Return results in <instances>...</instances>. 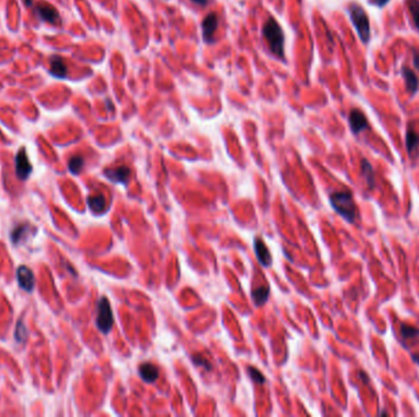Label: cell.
<instances>
[{
	"label": "cell",
	"instance_id": "6da1fadb",
	"mask_svg": "<svg viewBox=\"0 0 419 417\" xmlns=\"http://www.w3.org/2000/svg\"><path fill=\"white\" fill-rule=\"evenodd\" d=\"M330 203L334 210L348 223H354L357 218V205L352 193L348 191L335 192L330 196Z\"/></svg>",
	"mask_w": 419,
	"mask_h": 417
},
{
	"label": "cell",
	"instance_id": "7a4b0ae2",
	"mask_svg": "<svg viewBox=\"0 0 419 417\" xmlns=\"http://www.w3.org/2000/svg\"><path fill=\"white\" fill-rule=\"evenodd\" d=\"M264 37L267 42V46L271 52L276 56L279 58H284V34L282 31L281 26L276 22L275 20L271 19L266 21L265 26L263 29Z\"/></svg>",
	"mask_w": 419,
	"mask_h": 417
},
{
	"label": "cell",
	"instance_id": "3957f363",
	"mask_svg": "<svg viewBox=\"0 0 419 417\" xmlns=\"http://www.w3.org/2000/svg\"><path fill=\"white\" fill-rule=\"evenodd\" d=\"M349 16L357 32H358L359 38L364 43H368L370 40V23L364 9L354 3L349 7Z\"/></svg>",
	"mask_w": 419,
	"mask_h": 417
},
{
	"label": "cell",
	"instance_id": "277c9868",
	"mask_svg": "<svg viewBox=\"0 0 419 417\" xmlns=\"http://www.w3.org/2000/svg\"><path fill=\"white\" fill-rule=\"evenodd\" d=\"M97 327L102 333H109L113 327V312L109 305V301L107 297H102L98 302V314H97Z\"/></svg>",
	"mask_w": 419,
	"mask_h": 417
},
{
	"label": "cell",
	"instance_id": "5b68a950",
	"mask_svg": "<svg viewBox=\"0 0 419 417\" xmlns=\"http://www.w3.org/2000/svg\"><path fill=\"white\" fill-rule=\"evenodd\" d=\"M15 168H16V175L20 180H27L29 175H31L32 165L29 163L25 148H21L17 152L16 158H15Z\"/></svg>",
	"mask_w": 419,
	"mask_h": 417
},
{
	"label": "cell",
	"instance_id": "8992f818",
	"mask_svg": "<svg viewBox=\"0 0 419 417\" xmlns=\"http://www.w3.org/2000/svg\"><path fill=\"white\" fill-rule=\"evenodd\" d=\"M16 278H17V283H19V285L23 289V290H26V291L34 290L35 284H36L35 274L28 267L20 266L19 268H17Z\"/></svg>",
	"mask_w": 419,
	"mask_h": 417
},
{
	"label": "cell",
	"instance_id": "52a82bcc",
	"mask_svg": "<svg viewBox=\"0 0 419 417\" xmlns=\"http://www.w3.org/2000/svg\"><path fill=\"white\" fill-rule=\"evenodd\" d=\"M349 126L354 135H358L359 132H362V131L367 129L368 120L361 110L353 109L352 112L349 113Z\"/></svg>",
	"mask_w": 419,
	"mask_h": 417
},
{
	"label": "cell",
	"instance_id": "ba28073f",
	"mask_svg": "<svg viewBox=\"0 0 419 417\" xmlns=\"http://www.w3.org/2000/svg\"><path fill=\"white\" fill-rule=\"evenodd\" d=\"M105 175L115 184H126L130 178V169L127 166H117V168L106 169Z\"/></svg>",
	"mask_w": 419,
	"mask_h": 417
},
{
	"label": "cell",
	"instance_id": "9c48e42d",
	"mask_svg": "<svg viewBox=\"0 0 419 417\" xmlns=\"http://www.w3.org/2000/svg\"><path fill=\"white\" fill-rule=\"evenodd\" d=\"M37 14L41 17V20L46 21L49 23H58L59 22V14L50 4L47 3H38L37 5Z\"/></svg>",
	"mask_w": 419,
	"mask_h": 417
},
{
	"label": "cell",
	"instance_id": "30bf717a",
	"mask_svg": "<svg viewBox=\"0 0 419 417\" xmlns=\"http://www.w3.org/2000/svg\"><path fill=\"white\" fill-rule=\"evenodd\" d=\"M217 26H218V19L215 14H210L205 17L203 22V37L205 42L212 41L213 34H215Z\"/></svg>",
	"mask_w": 419,
	"mask_h": 417
},
{
	"label": "cell",
	"instance_id": "8fae6325",
	"mask_svg": "<svg viewBox=\"0 0 419 417\" xmlns=\"http://www.w3.org/2000/svg\"><path fill=\"white\" fill-rule=\"evenodd\" d=\"M139 373L140 376H141L142 379H144V382L146 383H153L154 380L158 378V369L154 365L150 362H145L142 363L141 366L139 367Z\"/></svg>",
	"mask_w": 419,
	"mask_h": 417
},
{
	"label": "cell",
	"instance_id": "7c38bea8",
	"mask_svg": "<svg viewBox=\"0 0 419 417\" xmlns=\"http://www.w3.org/2000/svg\"><path fill=\"white\" fill-rule=\"evenodd\" d=\"M255 251H256V256L259 258V261H260V263L263 264V266H270L272 262V258H271V253H270L269 249H267L265 244H264V241L261 239H256L255 240Z\"/></svg>",
	"mask_w": 419,
	"mask_h": 417
},
{
	"label": "cell",
	"instance_id": "4fadbf2b",
	"mask_svg": "<svg viewBox=\"0 0 419 417\" xmlns=\"http://www.w3.org/2000/svg\"><path fill=\"white\" fill-rule=\"evenodd\" d=\"M49 73L54 77H58V79H64L68 74V67L63 59L59 58V56H53L50 59Z\"/></svg>",
	"mask_w": 419,
	"mask_h": 417
},
{
	"label": "cell",
	"instance_id": "5bb4252c",
	"mask_svg": "<svg viewBox=\"0 0 419 417\" xmlns=\"http://www.w3.org/2000/svg\"><path fill=\"white\" fill-rule=\"evenodd\" d=\"M402 76L406 82V87L407 89H408V92H411L412 94H414L415 92L418 91V87H419L418 77L415 76V74L413 73L411 68H408L406 66L402 68Z\"/></svg>",
	"mask_w": 419,
	"mask_h": 417
},
{
	"label": "cell",
	"instance_id": "9a60e30c",
	"mask_svg": "<svg viewBox=\"0 0 419 417\" xmlns=\"http://www.w3.org/2000/svg\"><path fill=\"white\" fill-rule=\"evenodd\" d=\"M88 207L92 212L94 213H102L106 210V198L102 195L97 193V195H91L87 198Z\"/></svg>",
	"mask_w": 419,
	"mask_h": 417
},
{
	"label": "cell",
	"instance_id": "2e32d148",
	"mask_svg": "<svg viewBox=\"0 0 419 417\" xmlns=\"http://www.w3.org/2000/svg\"><path fill=\"white\" fill-rule=\"evenodd\" d=\"M28 234H29L28 224L17 225L16 228L13 230V233H11V241H13L15 245H19V244H22L23 241L26 240V237L28 236Z\"/></svg>",
	"mask_w": 419,
	"mask_h": 417
},
{
	"label": "cell",
	"instance_id": "e0dca14e",
	"mask_svg": "<svg viewBox=\"0 0 419 417\" xmlns=\"http://www.w3.org/2000/svg\"><path fill=\"white\" fill-rule=\"evenodd\" d=\"M406 146L409 154H413L419 146V135L414 130L408 129L406 133Z\"/></svg>",
	"mask_w": 419,
	"mask_h": 417
},
{
	"label": "cell",
	"instance_id": "ac0fdd59",
	"mask_svg": "<svg viewBox=\"0 0 419 417\" xmlns=\"http://www.w3.org/2000/svg\"><path fill=\"white\" fill-rule=\"evenodd\" d=\"M269 293H270V289L267 287H260L257 289H255L254 291L251 293V297L252 300H254V302L256 303V305H264V303L266 302L267 300V296H269Z\"/></svg>",
	"mask_w": 419,
	"mask_h": 417
},
{
	"label": "cell",
	"instance_id": "d6986e66",
	"mask_svg": "<svg viewBox=\"0 0 419 417\" xmlns=\"http://www.w3.org/2000/svg\"><path fill=\"white\" fill-rule=\"evenodd\" d=\"M401 335H402L403 339L406 340H412V339H417L419 336V329L415 328V327L409 326V324L402 323L401 324Z\"/></svg>",
	"mask_w": 419,
	"mask_h": 417
},
{
	"label": "cell",
	"instance_id": "ffe728a7",
	"mask_svg": "<svg viewBox=\"0 0 419 417\" xmlns=\"http://www.w3.org/2000/svg\"><path fill=\"white\" fill-rule=\"evenodd\" d=\"M362 174H363L365 180H367L368 185H369L370 187H373L374 183H375V179H374V171H373V168H371L370 163L368 162L367 159L362 160Z\"/></svg>",
	"mask_w": 419,
	"mask_h": 417
},
{
	"label": "cell",
	"instance_id": "44dd1931",
	"mask_svg": "<svg viewBox=\"0 0 419 417\" xmlns=\"http://www.w3.org/2000/svg\"><path fill=\"white\" fill-rule=\"evenodd\" d=\"M407 5H408L409 13H411L412 15L414 26L419 31V2L418 0H408V2H407Z\"/></svg>",
	"mask_w": 419,
	"mask_h": 417
},
{
	"label": "cell",
	"instance_id": "7402d4cb",
	"mask_svg": "<svg viewBox=\"0 0 419 417\" xmlns=\"http://www.w3.org/2000/svg\"><path fill=\"white\" fill-rule=\"evenodd\" d=\"M84 158L80 156L73 157L69 160V170L73 172V174H79L81 171L82 166H84Z\"/></svg>",
	"mask_w": 419,
	"mask_h": 417
},
{
	"label": "cell",
	"instance_id": "603a6c76",
	"mask_svg": "<svg viewBox=\"0 0 419 417\" xmlns=\"http://www.w3.org/2000/svg\"><path fill=\"white\" fill-rule=\"evenodd\" d=\"M26 336H27V330H26L25 324L22 321H19L16 324V332H15V338L17 341H25Z\"/></svg>",
	"mask_w": 419,
	"mask_h": 417
},
{
	"label": "cell",
	"instance_id": "cb8c5ba5",
	"mask_svg": "<svg viewBox=\"0 0 419 417\" xmlns=\"http://www.w3.org/2000/svg\"><path fill=\"white\" fill-rule=\"evenodd\" d=\"M248 373L250 374V377L252 378V380H255L256 383H260V384H264L265 383V376H264L263 373H261L260 371H257L256 368L254 367H250L248 369Z\"/></svg>",
	"mask_w": 419,
	"mask_h": 417
},
{
	"label": "cell",
	"instance_id": "d4e9b609",
	"mask_svg": "<svg viewBox=\"0 0 419 417\" xmlns=\"http://www.w3.org/2000/svg\"><path fill=\"white\" fill-rule=\"evenodd\" d=\"M192 362L195 363V365H199V366H204L205 368L206 369H211L210 367V363L207 362V360H205L203 356H200V355H194L192 356Z\"/></svg>",
	"mask_w": 419,
	"mask_h": 417
},
{
	"label": "cell",
	"instance_id": "484cf974",
	"mask_svg": "<svg viewBox=\"0 0 419 417\" xmlns=\"http://www.w3.org/2000/svg\"><path fill=\"white\" fill-rule=\"evenodd\" d=\"M389 2H390V0H369V3H370V4L376 5V7H379V8L385 7V5L388 4Z\"/></svg>",
	"mask_w": 419,
	"mask_h": 417
},
{
	"label": "cell",
	"instance_id": "4316f807",
	"mask_svg": "<svg viewBox=\"0 0 419 417\" xmlns=\"http://www.w3.org/2000/svg\"><path fill=\"white\" fill-rule=\"evenodd\" d=\"M413 62H414L415 67L419 70V50L417 49L413 50Z\"/></svg>",
	"mask_w": 419,
	"mask_h": 417
},
{
	"label": "cell",
	"instance_id": "83f0119b",
	"mask_svg": "<svg viewBox=\"0 0 419 417\" xmlns=\"http://www.w3.org/2000/svg\"><path fill=\"white\" fill-rule=\"evenodd\" d=\"M192 2H194L195 4L201 5V7H205V5H206L207 3H209V0H192Z\"/></svg>",
	"mask_w": 419,
	"mask_h": 417
}]
</instances>
